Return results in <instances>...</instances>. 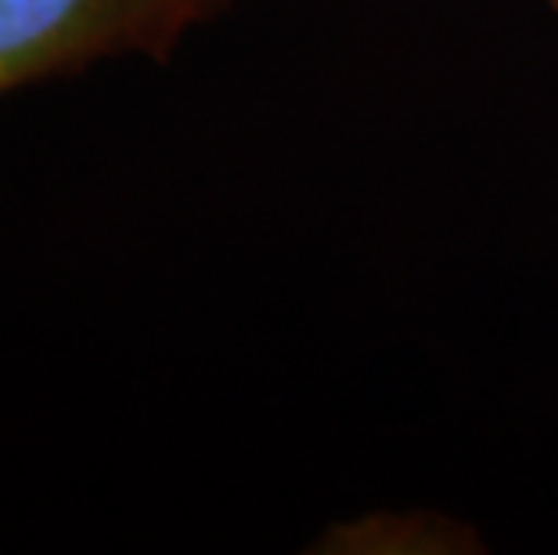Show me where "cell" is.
Instances as JSON below:
<instances>
[{"mask_svg": "<svg viewBox=\"0 0 558 555\" xmlns=\"http://www.w3.org/2000/svg\"><path fill=\"white\" fill-rule=\"evenodd\" d=\"M231 0H0V94L101 58L173 51Z\"/></svg>", "mask_w": 558, "mask_h": 555, "instance_id": "obj_1", "label": "cell"}, {"mask_svg": "<svg viewBox=\"0 0 558 555\" xmlns=\"http://www.w3.org/2000/svg\"><path fill=\"white\" fill-rule=\"evenodd\" d=\"M328 552H375V555H425V552H469L472 527L439 512H367L336 523L325 534Z\"/></svg>", "mask_w": 558, "mask_h": 555, "instance_id": "obj_2", "label": "cell"}, {"mask_svg": "<svg viewBox=\"0 0 558 555\" xmlns=\"http://www.w3.org/2000/svg\"><path fill=\"white\" fill-rule=\"evenodd\" d=\"M541 4H544V8H548V11H551V15L558 19V0H541Z\"/></svg>", "mask_w": 558, "mask_h": 555, "instance_id": "obj_3", "label": "cell"}]
</instances>
